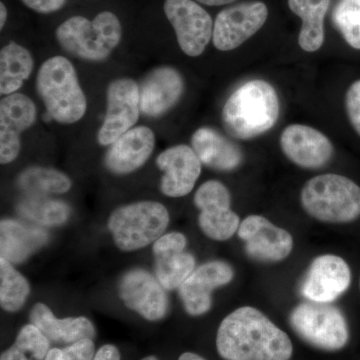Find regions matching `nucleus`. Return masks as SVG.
Instances as JSON below:
<instances>
[{
    "mask_svg": "<svg viewBox=\"0 0 360 360\" xmlns=\"http://www.w3.org/2000/svg\"><path fill=\"white\" fill-rule=\"evenodd\" d=\"M217 349L224 360H290V336L260 310L243 307L219 324Z\"/></svg>",
    "mask_w": 360,
    "mask_h": 360,
    "instance_id": "f257e3e1",
    "label": "nucleus"
},
{
    "mask_svg": "<svg viewBox=\"0 0 360 360\" xmlns=\"http://www.w3.org/2000/svg\"><path fill=\"white\" fill-rule=\"evenodd\" d=\"M279 117V98L269 82L253 79L238 87L227 99L222 122L231 136L241 141L269 131Z\"/></svg>",
    "mask_w": 360,
    "mask_h": 360,
    "instance_id": "f03ea898",
    "label": "nucleus"
},
{
    "mask_svg": "<svg viewBox=\"0 0 360 360\" xmlns=\"http://www.w3.org/2000/svg\"><path fill=\"white\" fill-rule=\"evenodd\" d=\"M169 224L167 206L155 200H139L113 210L106 227L118 250L134 253L153 245Z\"/></svg>",
    "mask_w": 360,
    "mask_h": 360,
    "instance_id": "7ed1b4c3",
    "label": "nucleus"
},
{
    "mask_svg": "<svg viewBox=\"0 0 360 360\" xmlns=\"http://www.w3.org/2000/svg\"><path fill=\"white\" fill-rule=\"evenodd\" d=\"M37 90L47 115L63 124L79 122L86 112V97L75 66L63 56H53L40 66Z\"/></svg>",
    "mask_w": 360,
    "mask_h": 360,
    "instance_id": "20e7f679",
    "label": "nucleus"
},
{
    "mask_svg": "<svg viewBox=\"0 0 360 360\" xmlns=\"http://www.w3.org/2000/svg\"><path fill=\"white\" fill-rule=\"evenodd\" d=\"M300 202L319 221L348 224L360 217V187L343 175H317L303 186Z\"/></svg>",
    "mask_w": 360,
    "mask_h": 360,
    "instance_id": "39448f33",
    "label": "nucleus"
},
{
    "mask_svg": "<svg viewBox=\"0 0 360 360\" xmlns=\"http://www.w3.org/2000/svg\"><path fill=\"white\" fill-rule=\"evenodd\" d=\"M122 23L110 11H103L90 21L72 16L56 30V39L63 51L89 61L104 60L120 44Z\"/></svg>",
    "mask_w": 360,
    "mask_h": 360,
    "instance_id": "423d86ee",
    "label": "nucleus"
},
{
    "mask_svg": "<svg viewBox=\"0 0 360 360\" xmlns=\"http://www.w3.org/2000/svg\"><path fill=\"white\" fill-rule=\"evenodd\" d=\"M290 323L303 341L326 352L342 349L349 340L345 314L330 303H300L291 311Z\"/></svg>",
    "mask_w": 360,
    "mask_h": 360,
    "instance_id": "0eeeda50",
    "label": "nucleus"
},
{
    "mask_svg": "<svg viewBox=\"0 0 360 360\" xmlns=\"http://www.w3.org/2000/svg\"><path fill=\"white\" fill-rule=\"evenodd\" d=\"M117 295L127 309L146 321H162L169 311L168 291L153 272L143 267H132L122 274Z\"/></svg>",
    "mask_w": 360,
    "mask_h": 360,
    "instance_id": "6e6552de",
    "label": "nucleus"
},
{
    "mask_svg": "<svg viewBox=\"0 0 360 360\" xmlns=\"http://www.w3.org/2000/svg\"><path fill=\"white\" fill-rule=\"evenodd\" d=\"M193 202L200 210L198 226L206 238L226 241L238 233L240 219L231 210V191L219 180H208L194 193Z\"/></svg>",
    "mask_w": 360,
    "mask_h": 360,
    "instance_id": "1a4fd4ad",
    "label": "nucleus"
},
{
    "mask_svg": "<svg viewBox=\"0 0 360 360\" xmlns=\"http://www.w3.org/2000/svg\"><path fill=\"white\" fill-rule=\"evenodd\" d=\"M163 9L180 49L191 58L201 56L212 39L214 23L210 13L193 0H165Z\"/></svg>",
    "mask_w": 360,
    "mask_h": 360,
    "instance_id": "9d476101",
    "label": "nucleus"
},
{
    "mask_svg": "<svg viewBox=\"0 0 360 360\" xmlns=\"http://www.w3.org/2000/svg\"><path fill=\"white\" fill-rule=\"evenodd\" d=\"M269 8L262 1L241 2L220 11L213 25L215 49L231 51L255 34L266 22Z\"/></svg>",
    "mask_w": 360,
    "mask_h": 360,
    "instance_id": "9b49d317",
    "label": "nucleus"
},
{
    "mask_svg": "<svg viewBox=\"0 0 360 360\" xmlns=\"http://www.w3.org/2000/svg\"><path fill=\"white\" fill-rule=\"evenodd\" d=\"M108 108L97 141L110 146L134 127L141 115L139 86L131 78L113 80L108 87Z\"/></svg>",
    "mask_w": 360,
    "mask_h": 360,
    "instance_id": "f8f14e48",
    "label": "nucleus"
},
{
    "mask_svg": "<svg viewBox=\"0 0 360 360\" xmlns=\"http://www.w3.org/2000/svg\"><path fill=\"white\" fill-rule=\"evenodd\" d=\"M187 245L186 234L167 231L151 245L153 274L168 292L179 290L198 266L195 257L186 250Z\"/></svg>",
    "mask_w": 360,
    "mask_h": 360,
    "instance_id": "ddd939ff",
    "label": "nucleus"
},
{
    "mask_svg": "<svg viewBox=\"0 0 360 360\" xmlns=\"http://www.w3.org/2000/svg\"><path fill=\"white\" fill-rule=\"evenodd\" d=\"M234 270L224 260L213 259L198 265L179 288L182 307L191 316H202L212 307L215 290L231 283Z\"/></svg>",
    "mask_w": 360,
    "mask_h": 360,
    "instance_id": "4468645a",
    "label": "nucleus"
},
{
    "mask_svg": "<svg viewBox=\"0 0 360 360\" xmlns=\"http://www.w3.org/2000/svg\"><path fill=\"white\" fill-rule=\"evenodd\" d=\"M238 236L245 243L248 257L257 262H281L290 257L293 250L290 232L262 215H250L243 220Z\"/></svg>",
    "mask_w": 360,
    "mask_h": 360,
    "instance_id": "2eb2a0df",
    "label": "nucleus"
},
{
    "mask_svg": "<svg viewBox=\"0 0 360 360\" xmlns=\"http://www.w3.org/2000/svg\"><path fill=\"white\" fill-rule=\"evenodd\" d=\"M352 271L343 258L323 255L310 264L300 286V292L309 302L331 303L349 288Z\"/></svg>",
    "mask_w": 360,
    "mask_h": 360,
    "instance_id": "dca6fc26",
    "label": "nucleus"
},
{
    "mask_svg": "<svg viewBox=\"0 0 360 360\" xmlns=\"http://www.w3.org/2000/svg\"><path fill=\"white\" fill-rule=\"evenodd\" d=\"M155 163L162 172L161 193L170 198H184L193 191L202 165L193 148L186 144L165 149L158 156Z\"/></svg>",
    "mask_w": 360,
    "mask_h": 360,
    "instance_id": "f3484780",
    "label": "nucleus"
},
{
    "mask_svg": "<svg viewBox=\"0 0 360 360\" xmlns=\"http://www.w3.org/2000/svg\"><path fill=\"white\" fill-rule=\"evenodd\" d=\"M34 103L22 94L6 96L0 103V163L7 165L20 155V134L37 120Z\"/></svg>",
    "mask_w": 360,
    "mask_h": 360,
    "instance_id": "a211bd4d",
    "label": "nucleus"
},
{
    "mask_svg": "<svg viewBox=\"0 0 360 360\" xmlns=\"http://www.w3.org/2000/svg\"><path fill=\"white\" fill-rule=\"evenodd\" d=\"M283 155L297 167L319 169L328 165L333 146L326 134L304 124H291L281 135Z\"/></svg>",
    "mask_w": 360,
    "mask_h": 360,
    "instance_id": "6ab92c4d",
    "label": "nucleus"
},
{
    "mask_svg": "<svg viewBox=\"0 0 360 360\" xmlns=\"http://www.w3.org/2000/svg\"><path fill=\"white\" fill-rule=\"evenodd\" d=\"M155 148V135L149 127H137L116 139L104 156L110 174L123 176L139 170L148 162Z\"/></svg>",
    "mask_w": 360,
    "mask_h": 360,
    "instance_id": "aec40b11",
    "label": "nucleus"
},
{
    "mask_svg": "<svg viewBox=\"0 0 360 360\" xmlns=\"http://www.w3.org/2000/svg\"><path fill=\"white\" fill-rule=\"evenodd\" d=\"M184 82L179 70L160 66L148 73L139 87L141 110L148 117H160L179 103Z\"/></svg>",
    "mask_w": 360,
    "mask_h": 360,
    "instance_id": "412c9836",
    "label": "nucleus"
},
{
    "mask_svg": "<svg viewBox=\"0 0 360 360\" xmlns=\"http://www.w3.org/2000/svg\"><path fill=\"white\" fill-rule=\"evenodd\" d=\"M30 322L37 326L51 340L58 345H70L82 340H94L96 328L89 317L68 316L58 319L44 302H35L30 311Z\"/></svg>",
    "mask_w": 360,
    "mask_h": 360,
    "instance_id": "4be33fe9",
    "label": "nucleus"
},
{
    "mask_svg": "<svg viewBox=\"0 0 360 360\" xmlns=\"http://www.w3.org/2000/svg\"><path fill=\"white\" fill-rule=\"evenodd\" d=\"M191 148L202 165L217 172L238 169L243 161L239 146L212 127L196 130L191 139Z\"/></svg>",
    "mask_w": 360,
    "mask_h": 360,
    "instance_id": "5701e85b",
    "label": "nucleus"
},
{
    "mask_svg": "<svg viewBox=\"0 0 360 360\" xmlns=\"http://www.w3.org/2000/svg\"><path fill=\"white\" fill-rule=\"evenodd\" d=\"M1 257L13 264H20L49 240V236L41 227L25 224L13 219H2Z\"/></svg>",
    "mask_w": 360,
    "mask_h": 360,
    "instance_id": "b1692460",
    "label": "nucleus"
},
{
    "mask_svg": "<svg viewBox=\"0 0 360 360\" xmlns=\"http://www.w3.org/2000/svg\"><path fill=\"white\" fill-rule=\"evenodd\" d=\"M330 0H288V7L302 18V25L298 35V44L302 51L314 52L324 42V18Z\"/></svg>",
    "mask_w": 360,
    "mask_h": 360,
    "instance_id": "393cba45",
    "label": "nucleus"
},
{
    "mask_svg": "<svg viewBox=\"0 0 360 360\" xmlns=\"http://www.w3.org/2000/svg\"><path fill=\"white\" fill-rule=\"evenodd\" d=\"M16 212L21 219L44 229L63 226L71 217L70 206L51 196L25 195L16 206Z\"/></svg>",
    "mask_w": 360,
    "mask_h": 360,
    "instance_id": "a878e982",
    "label": "nucleus"
},
{
    "mask_svg": "<svg viewBox=\"0 0 360 360\" xmlns=\"http://www.w3.org/2000/svg\"><path fill=\"white\" fill-rule=\"evenodd\" d=\"M34 66L30 52L16 42L11 41L0 51V94H15L30 77Z\"/></svg>",
    "mask_w": 360,
    "mask_h": 360,
    "instance_id": "bb28decb",
    "label": "nucleus"
},
{
    "mask_svg": "<svg viewBox=\"0 0 360 360\" xmlns=\"http://www.w3.org/2000/svg\"><path fill=\"white\" fill-rule=\"evenodd\" d=\"M16 184L25 195L54 196L68 193L72 180L56 168L30 167L20 172Z\"/></svg>",
    "mask_w": 360,
    "mask_h": 360,
    "instance_id": "cd10ccee",
    "label": "nucleus"
},
{
    "mask_svg": "<svg viewBox=\"0 0 360 360\" xmlns=\"http://www.w3.org/2000/svg\"><path fill=\"white\" fill-rule=\"evenodd\" d=\"M32 286L15 264L0 257V307L7 314H16L25 307Z\"/></svg>",
    "mask_w": 360,
    "mask_h": 360,
    "instance_id": "c85d7f7f",
    "label": "nucleus"
},
{
    "mask_svg": "<svg viewBox=\"0 0 360 360\" xmlns=\"http://www.w3.org/2000/svg\"><path fill=\"white\" fill-rule=\"evenodd\" d=\"M333 20L347 44L360 51V0H340Z\"/></svg>",
    "mask_w": 360,
    "mask_h": 360,
    "instance_id": "c756f323",
    "label": "nucleus"
},
{
    "mask_svg": "<svg viewBox=\"0 0 360 360\" xmlns=\"http://www.w3.org/2000/svg\"><path fill=\"white\" fill-rule=\"evenodd\" d=\"M13 345L30 354L34 360H44L51 348V340L32 322L20 329Z\"/></svg>",
    "mask_w": 360,
    "mask_h": 360,
    "instance_id": "7c9ffc66",
    "label": "nucleus"
},
{
    "mask_svg": "<svg viewBox=\"0 0 360 360\" xmlns=\"http://www.w3.org/2000/svg\"><path fill=\"white\" fill-rule=\"evenodd\" d=\"M96 352L94 340H82L63 348H51L44 360H94Z\"/></svg>",
    "mask_w": 360,
    "mask_h": 360,
    "instance_id": "2f4dec72",
    "label": "nucleus"
},
{
    "mask_svg": "<svg viewBox=\"0 0 360 360\" xmlns=\"http://www.w3.org/2000/svg\"><path fill=\"white\" fill-rule=\"evenodd\" d=\"M345 106L350 123L360 135V79L354 82L348 89Z\"/></svg>",
    "mask_w": 360,
    "mask_h": 360,
    "instance_id": "473e14b6",
    "label": "nucleus"
},
{
    "mask_svg": "<svg viewBox=\"0 0 360 360\" xmlns=\"http://www.w3.org/2000/svg\"><path fill=\"white\" fill-rule=\"evenodd\" d=\"M28 8L39 13H56L63 8L66 0H21Z\"/></svg>",
    "mask_w": 360,
    "mask_h": 360,
    "instance_id": "72a5a7b5",
    "label": "nucleus"
},
{
    "mask_svg": "<svg viewBox=\"0 0 360 360\" xmlns=\"http://www.w3.org/2000/svg\"><path fill=\"white\" fill-rule=\"evenodd\" d=\"M94 360H122V355L115 345H104L97 350Z\"/></svg>",
    "mask_w": 360,
    "mask_h": 360,
    "instance_id": "f704fd0d",
    "label": "nucleus"
},
{
    "mask_svg": "<svg viewBox=\"0 0 360 360\" xmlns=\"http://www.w3.org/2000/svg\"><path fill=\"white\" fill-rule=\"evenodd\" d=\"M0 360H34L30 354L21 350L15 345L7 348L0 355Z\"/></svg>",
    "mask_w": 360,
    "mask_h": 360,
    "instance_id": "c9c22d12",
    "label": "nucleus"
},
{
    "mask_svg": "<svg viewBox=\"0 0 360 360\" xmlns=\"http://www.w3.org/2000/svg\"><path fill=\"white\" fill-rule=\"evenodd\" d=\"M196 1L208 6H220L232 4V2L236 1V0H196Z\"/></svg>",
    "mask_w": 360,
    "mask_h": 360,
    "instance_id": "e433bc0d",
    "label": "nucleus"
},
{
    "mask_svg": "<svg viewBox=\"0 0 360 360\" xmlns=\"http://www.w3.org/2000/svg\"><path fill=\"white\" fill-rule=\"evenodd\" d=\"M179 360H206L201 355L194 352H184L180 355Z\"/></svg>",
    "mask_w": 360,
    "mask_h": 360,
    "instance_id": "4c0bfd02",
    "label": "nucleus"
},
{
    "mask_svg": "<svg viewBox=\"0 0 360 360\" xmlns=\"http://www.w3.org/2000/svg\"><path fill=\"white\" fill-rule=\"evenodd\" d=\"M7 20V9L4 4H0V28H4Z\"/></svg>",
    "mask_w": 360,
    "mask_h": 360,
    "instance_id": "58836bf2",
    "label": "nucleus"
},
{
    "mask_svg": "<svg viewBox=\"0 0 360 360\" xmlns=\"http://www.w3.org/2000/svg\"><path fill=\"white\" fill-rule=\"evenodd\" d=\"M141 360H160L158 359V357L155 356V355H148V356L144 357Z\"/></svg>",
    "mask_w": 360,
    "mask_h": 360,
    "instance_id": "ea45409f",
    "label": "nucleus"
}]
</instances>
